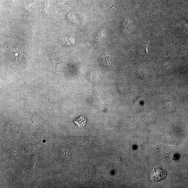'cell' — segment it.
Listing matches in <instances>:
<instances>
[{
    "instance_id": "3957f363",
    "label": "cell",
    "mask_w": 188,
    "mask_h": 188,
    "mask_svg": "<svg viewBox=\"0 0 188 188\" xmlns=\"http://www.w3.org/2000/svg\"><path fill=\"white\" fill-rule=\"evenodd\" d=\"M74 122L77 124L79 128H82L85 126L86 123V118L83 117H80L77 120L74 121Z\"/></svg>"
},
{
    "instance_id": "6da1fadb",
    "label": "cell",
    "mask_w": 188,
    "mask_h": 188,
    "mask_svg": "<svg viewBox=\"0 0 188 188\" xmlns=\"http://www.w3.org/2000/svg\"><path fill=\"white\" fill-rule=\"evenodd\" d=\"M167 176V173L164 170L159 167H155L151 171L150 179L153 181L159 180Z\"/></svg>"
},
{
    "instance_id": "7a4b0ae2",
    "label": "cell",
    "mask_w": 188,
    "mask_h": 188,
    "mask_svg": "<svg viewBox=\"0 0 188 188\" xmlns=\"http://www.w3.org/2000/svg\"><path fill=\"white\" fill-rule=\"evenodd\" d=\"M148 44L147 43L141 44L135 48V52L137 54L141 56H145L148 54Z\"/></svg>"
}]
</instances>
